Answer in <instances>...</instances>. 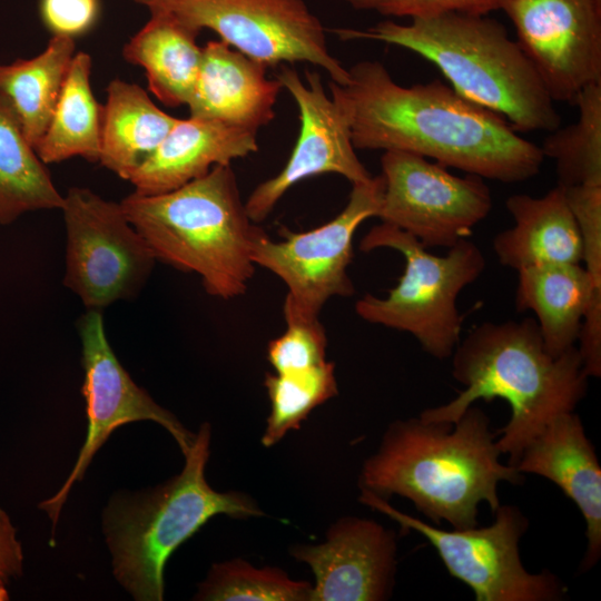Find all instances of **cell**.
Here are the masks:
<instances>
[{"instance_id":"31","label":"cell","mask_w":601,"mask_h":601,"mask_svg":"<svg viewBox=\"0 0 601 601\" xmlns=\"http://www.w3.org/2000/svg\"><path fill=\"white\" fill-rule=\"evenodd\" d=\"M356 10L375 11L410 19L444 12L487 14L501 8L503 0H341Z\"/></svg>"},{"instance_id":"29","label":"cell","mask_w":601,"mask_h":601,"mask_svg":"<svg viewBox=\"0 0 601 601\" xmlns=\"http://www.w3.org/2000/svg\"><path fill=\"white\" fill-rule=\"evenodd\" d=\"M312 584L294 581L275 568L256 569L243 560L216 563L199 585L196 600L311 601Z\"/></svg>"},{"instance_id":"35","label":"cell","mask_w":601,"mask_h":601,"mask_svg":"<svg viewBox=\"0 0 601 601\" xmlns=\"http://www.w3.org/2000/svg\"><path fill=\"white\" fill-rule=\"evenodd\" d=\"M6 582L7 581L0 577V601H4L9 599V593L6 588Z\"/></svg>"},{"instance_id":"32","label":"cell","mask_w":601,"mask_h":601,"mask_svg":"<svg viewBox=\"0 0 601 601\" xmlns=\"http://www.w3.org/2000/svg\"><path fill=\"white\" fill-rule=\"evenodd\" d=\"M100 0H39V16L53 35L76 39L97 24Z\"/></svg>"},{"instance_id":"19","label":"cell","mask_w":601,"mask_h":601,"mask_svg":"<svg viewBox=\"0 0 601 601\" xmlns=\"http://www.w3.org/2000/svg\"><path fill=\"white\" fill-rule=\"evenodd\" d=\"M266 69L223 40L208 41L187 104L190 117L257 131L274 119L283 89Z\"/></svg>"},{"instance_id":"25","label":"cell","mask_w":601,"mask_h":601,"mask_svg":"<svg viewBox=\"0 0 601 601\" xmlns=\"http://www.w3.org/2000/svg\"><path fill=\"white\" fill-rule=\"evenodd\" d=\"M91 57L75 53L50 122L36 146L46 165L72 157L99 162L102 108L90 85Z\"/></svg>"},{"instance_id":"12","label":"cell","mask_w":601,"mask_h":601,"mask_svg":"<svg viewBox=\"0 0 601 601\" xmlns=\"http://www.w3.org/2000/svg\"><path fill=\"white\" fill-rule=\"evenodd\" d=\"M381 167L377 217L426 248H451L491 213V190L476 175L455 176L423 156L398 150L384 151Z\"/></svg>"},{"instance_id":"26","label":"cell","mask_w":601,"mask_h":601,"mask_svg":"<svg viewBox=\"0 0 601 601\" xmlns=\"http://www.w3.org/2000/svg\"><path fill=\"white\" fill-rule=\"evenodd\" d=\"M63 196L46 164L0 99V224L42 209H61Z\"/></svg>"},{"instance_id":"13","label":"cell","mask_w":601,"mask_h":601,"mask_svg":"<svg viewBox=\"0 0 601 601\" xmlns=\"http://www.w3.org/2000/svg\"><path fill=\"white\" fill-rule=\"evenodd\" d=\"M77 325L81 341V393L86 401L87 434L62 486L39 504L53 528L72 485L83 477L95 454L116 428L131 422L152 421L171 434L184 455L196 436L132 381L109 344L101 311L87 309Z\"/></svg>"},{"instance_id":"22","label":"cell","mask_w":601,"mask_h":601,"mask_svg":"<svg viewBox=\"0 0 601 601\" xmlns=\"http://www.w3.org/2000/svg\"><path fill=\"white\" fill-rule=\"evenodd\" d=\"M198 33L173 12L157 9L122 49L128 62L144 68L150 91L168 107L187 105L191 97L203 55Z\"/></svg>"},{"instance_id":"8","label":"cell","mask_w":601,"mask_h":601,"mask_svg":"<svg viewBox=\"0 0 601 601\" xmlns=\"http://www.w3.org/2000/svg\"><path fill=\"white\" fill-rule=\"evenodd\" d=\"M359 501L402 529L422 534L450 575L473 591L475 601H559L568 594L566 585L551 571L531 573L522 564L519 543L529 521L515 505L500 504L487 526L449 531L396 510L367 490L362 489Z\"/></svg>"},{"instance_id":"11","label":"cell","mask_w":601,"mask_h":601,"mask_svg":"<svg viewBox=\"0 0 601 601\" xmlns=\"http://www.w3.org/2000/svg\"><path fill=\"white\" fill-rule=\"evenodd\" d=\"M158 9L199 32L215 31L265 67L307 62L323 68L335 83L347 82V69L329 53L325 29L305 0H174Z\"/></svg>"},{"instance_id":"5","label":"cell","mask_w":601,"mask_h":601,"mask_svg":"<svg viewBox=\"0 0 601 601\" xmlns=\"http://www.w3.org/2000/svg\"><path fill=\"white\" fill-rule=\"evenodd\" d=\"M120 205L157 260L198 275L214 297L246 293L253 245L264 229L249 218L230 165L167 193H132Z\"/></svg>"},{"instance_id":"1","label":"cell","mask_w":601,"mask_h":601,"mask_svg":"<svg viewBox=\"0 0 601 601\" xmlns=\"http://www.w3.org/2000/svg\"><path fill=\"white\" fill-rule=\"evenodd\" d=\"M347 71V82L331 81L329 90L348 116L355 149L412 152L503 184L539 174L540 146L441 80L405 87L372 60Z\"/></svg>"},{"instance_id":"27","label":"cell","mask_w":601,"mask_h":601,"mask_svg":"<svg viewBox=\"0 0 601 601\" xmlns=\"http://www.w3.org/2000/svg\"><path fill=\"white\" fill-rule=\"evenodd\" d=\"M574 105L578 120L551 131L540 149L555 161L558 186H601V82L584 87Z\"/></svg>"},{"instance_id":"9","label":"cell","mask_w":601,"mask_h":601,"mask_svg":"<svg viewBox=\"0 0 601 601\" xmlns=\"http://www.w3.org/2000/svg\"><path fill=\"white\" fill-rule=\"evenodd\" d=\"M384 179L373 176L352 185L348 201L328 223L307 231L280 229L282 240L265 231L254 242L252 259L287 287L283 305L285 322L319 318L325 303L355 293L347 268L353 258V238L363 221L377 217Z\"/></svg>"},{"instance_id":"30","label":"cell","mask_w":601,"mask_h":601,"mask_svg":"<svg viewBox=\"0 0 601 601\" xmlns=\"http://www.w3.org/2000/svg\"><path fill=\"white\" fill-rule=\"evenodd\" d=\"M286 325V331L267 346V358L276 373L309 368L327 362V336L319 318L288 321Z\"/></svg>"},{"instance_id":"15","label":"cell","mask_w":601,"mask_h":601,"mask_svg":"<svg viewBox=\"0 0 601 601\" xmlns=\"http://www.w3.org/2000/svg\"><path fill=\"white\" fill-rule=\"evenodd\" d=\"M276 79L295 100L299 132L282 170L260 183L245 201L256 224L268 217L288 189L306 178L337 174L352 185L373 178L355 152L345 109L326 95L319 73L306 70L303 82L294 68L282 65Z\"/></svg>"},{"instance_id":"23","label":"cell","mask_w":601,"mask_h":601,"mask_svg":"<svg viewBox=\"0 0 601 601\" xmlns=\"http://www.w3.org/2000/svg\"><path fill=\"white\" fill-rule=\"evenodd\" d=\"M177 121L178 118L158 108L138 85L112 80L102 108L99 162L129 180Z\"/></svg>"},{"instance_id":"3","label":"cell","mask_w":601,"mask_h":601,"mask_svg":"<svg viewBox=\"0 0 601 601\" xmlns=\"http://www.w3.org/2000/svg\"><path fill=\"white\" fill-rule=\"evenodd\" d=\"M451 356L452 376L465 388L450 402L425 408L420 417L454 423L477 400H504L511 417L496 431V445L513 466L552 417L574 411L588 393L589 376L578 347L552 356L532 317L484 322L460 341Z\"/></svg>"},{"instance_id":"6","label":"cell","mask_w":601,"mask_h":601,"mask_svg":"<svg viewBox=\"0 0 601 601\" xmlns=\"http://www.w3.org/2000/svg\"><path fill=\"white\" fill-rule=\"evenodd\" d=\"M210 426H200L181 472L148 491L114 496L102 528L117 581L139 601L164 598V571L175 550L208 520L260 516L257 504L240 492L220 493L205 479Z\"/></svg>"},{"instance_id":"10","label":"cell","mask_w":601,"mask_h":601,"mask_svg":"<svg viewBox=\"0 0 601 601\" xmlns=\"http://www.w3.org/2000/svg\"><path fill=\"white\" fill-rule=\"evenodd\" d=\"M66 227L63 285L87 309L137 296L157 260L120 203L71 187L61 207Z\"/></svg>"},{"instance_id":"16","label":"cell","mask_w":601,"mask_h":601,"mask_svg":"<svg viewBox=\"0 0 601 601\" xmlns=\"http://www.w3.org/2000/svg\"><path fill=\"white\" fill-rule=\"evenodd\" d=\"M515 308L532 311L546 351L559 356L579 342L589 377L601 376V285L581 264H543L518 270Z\"/></svg>"},{"instance_id":"4","label":"cell","mask_w":601,"mask_h":601,"mask_svg":"<svg viewBox=\"0 0 601 601\" xmlns=\"http://www.w3.org/2000/svg\"><path fill=\"white\" fill-rule=\"evenodd\" d=\"M343 40L368 39L432 62L467 100L503 117L516 131H553L561 117L534 67L505 27L486 14L444 12L385 20L364 30L336 29Z\"/></svg>"},{"instance_id":"34","label":"cell","mask_w":601,"mask_h":601,"mask_svg":"<svg viewBox=\"0 0 601 601\" xmlns=\"http://www.w3.org/2000/svg\"><path fill=\"white\" fill-rule=\"evenodd\" d=\"M131 1L146 6L150 11L154 9L161 8L174 0H131Z\"/></svg>"},{"instance_id":"7","label":"cell","mask_w":601,"mask_h":601,"mask_svg":"<svg viewBox=\"0 0 601 601\" xmlns=\"http://www.w3.org/2000/svg\"><path fill=\"white\" fill-rule=\"evenodd\" d=\"M378 248L403 256V275L386 297L366 294L358 299L356 314L371 324L410 333L437 359L451 357L463 324L457 297L485 268L481 248L466 238L446 255H434L411 234L385 223L372 227L359 242L362 252Z\"/></svg>"},{"instance_id":"14","label":"cell","mask_w":601,"mask_h":601,"mask_svg":"<svg viewBox=\"0 0 601 601\" xmlns=\"http://www.w3.org/2000/svg\"><path fill=\"white\" fill-rule=\"evenodd\" d=\"M516 41L553 101L601 82V0H503Z\"/></svg>"},{"instance_id":"21","label":"cell","mask_w":601,"mask_h":601,"mask_svg":"<svg viewBox=\"0 0 601 601\" xmlns=\"http://www.w3.org/2000/svg\"><path fill=\"white\" fill-rule=\"evenodd\" d=\"M514 225L493 239L502 266L520 270L543 264H581L583 243L562 187L542 197L515 194L505 201Z\"/></svg>"},{"instance_id":"17","label":"cell","mask_w":601,"mask_h":601,"mask_svg":"<svg viewBox=\"0 0 601 601\" xmlns=\"http://www.w3.org/2000/svg\"><path fill=\"white\" fill-rule=\"evenodd\" d=\"M290 554L314 575L311 601H381L393 590L395 534L380 523L345 516L318 545H295Z\"/></svg>"},{"instance_id":"20","label":"cell","mask_w":601,"mask_h":601,"mask_svg":"<svg viewBox=\"0 0 601 601\" xmlns=\"http://www.w3.org/2000/svg\"><path fill=\"white\" fill-rule=\"evenodd\" d=\"M256 134L215 120L178 119L155 152L130 177L134 193H167L206 175L217 165H230L258 150Z\"/></svg>"},{"instance_id":"2","label":"cell","mask_w":601,"mask_h":601,"mask_svg":"<svg viewBox=\"0 0 601 601\" xmlns=\"http://www.w3.org/2000/svg\"><path fill=\"white\" fill-rule=\"evenodd\" d=\"M490 425L486 413L473 405L454 423L397 420L364 462L361 489L384 500L401 495L435 524L476 526L480 503L493 513L501 504L500 482H524L515 466L501 463Z\"/></svg>"},{"instance_id":"18","label":"cell","mask_w":601,"mask_h":601,"mask_svg":"<svg viewBox=\"0 0 601 601\" xmlns=\"http://www.w3.org/2000/svg\"><path fill=\"white\" fill-rule=\"evenodd\" d=\"M514 466L553 482L581 511L587 538L581 570L589 571L601 555V467L580 416L571 411L552 417Z\"/></svg>"},{"instance_id":"33","label":"cell","mask_w":601,"mask_h":601,"mask_svg":"<svg viewBox=\"0 0 601 601\" xmlns=\"http://www.w3.org/2000/svg\"><path fill=\"white\" fill-rule=\"evenodd\" d=\"M23 570V552L9 515L0 506V577L8 581Z\"/></svg>"},{"instance_id":"24","label":"cell","mask_w":601,"mask_h":601,"mask_svg":"<svg viewBox=\"0 0 601 601\" xmlns=\"http://www.w3.org/2000/svg\"><path fill=\"white\" fill-rule=\"evenodd\" d=\"M75 51V39L52 36L38 56L0 65V99L33 148L50 122Z\"/></svg>"},{"instance_id":"28","label":"cell","mask_w":601,"mask_h":601,"mask_svg":"<svg viewBox=\"0 0 601 601\" xmlns=\"http://www.w3.org/2000/svg\"><path fill=\"white\" fill-rule=\"evenodd\" d=\"M264 385L270 401L262 437L265 446L276 444L287 432L298 428L316 406L338 392L332 362L304 370L267 373Z\"/></svg>"}]
</instances>
